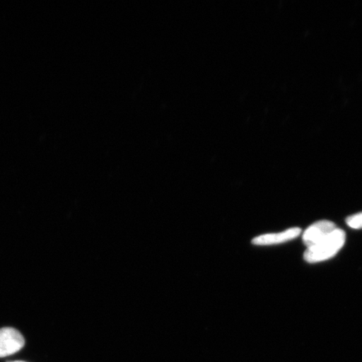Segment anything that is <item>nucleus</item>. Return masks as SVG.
Here are the masks:
<instances>
[{"instance_id":"obj_1","label":"nucleus","mask_w":362,"mask_h":362,"mask_svg":"<svg viewBox=\"0 0 362 362\" xmlns=\"http://www.w3.org/2000/svg\"><path fill=\"white\" fill-rule=\"evenodd\" d=\"M345 242V232L341 229L337 228L314 246L308 247L305 252L304 259L310 264L332 259L341 250Z\"/></svg>"},{"instance_id":"obj_2","label":"nucleus","mask_w":362,"mask_h":362,"mask_svg":"<svg viewBox=\"0 0 362 362\" xmlns=\"http://www.w3.org/2000/svg\"><path fill=\"white\" fill-rule=\"evenodd\" d=\"M25 339L17 329H0V358L16 354L25 346Z\"/></svg>"},{"instance_id":"obj_3","label":"nucleus","mask_w":362,"mask_h":362,"mask_svg":"<svg viewBox=\"0 0 362 362\" xmlns=\"http://www.w3.org/2000/svg\"><path fill=\"white\" fill-rule=\"evenodd\" d=\"M336 229L337 226L332 221H320L318 223L310 226L305 230L304 234H303V242H304L307 248L310 247Z\"/></svg>"},{"instance_id":"obj_4","label":"nucleus","mask_w":362,"mask_h":362,"mask_svg":"<svg viewBox=\"0 0 362 362\" xmlns=\"http://www.w3.org/2000/svg\"><path fill=\"white\" fill-rule=\"evenodd\" d=\"M300 228H293L282 233L264 234L253 239L252 244L257 246L276 245V244L291 241L300 236Z\"/></svg>"},{"instance_id":"obj_5","label":"nucleus","mask_w":362,"mask_h":362,"mask_svg":"<svg viewBox=\"0 0 362 362\" xmlns=\"http://www.w3.org/2000/svg\"><path fill=\"white\" fill-rule=\"evenodd\" d=\"M346 224L353 229L362 228V212L348 217Z\"/></svg>"},{"instance_id":"obj_6","label":"nucleus","mask_w":362,"mask_h":362,"mask_svg":"<svg viewBox=\"0 0 362 362\" xmlns=\"http://www.w3.org/2000/svg\"><path fill=\"white\" fill-rule=\"evenodd\" d=\"M8 362H25V361H8Z\"/></svg>"}]
</instances>
